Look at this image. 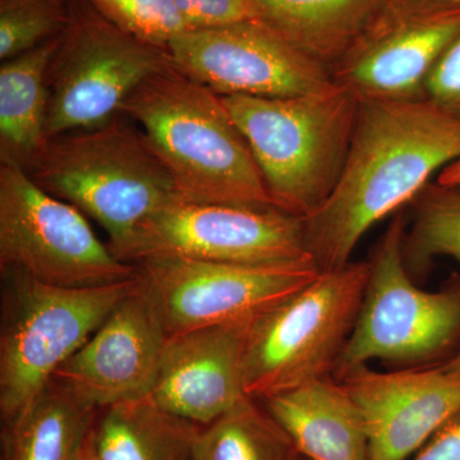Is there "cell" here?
I'll return each mask as SVG.
<instances>
[{
    "label": "cell",
    "mask_w": 460,
    "mask_h": 460,
    "mask_svg": "<svg viewBox=\"0 0 460 460\" xmlns=\"http://www.w3.org/2000/svg\"><path fill=\"white\" fill-rule=\"evenodd\" d=\"M460 157V120L429 100H361L343 172L305 217L308 251L320 271L352 261L363 235L410 204L429 178Z\"/></svg>",
    "instance_id": "obj_1"
},
{
    "label": "cell",
    "mask_w": 460,
    "mask_h": 460,
    "mask_svg": "<svg viewBox=\"0 0 460 460\" xmlns=\"http://www.w3.org/2000/svg\"><path fill=\"white\" fill-rule=\"evenodd\" d=\"M122 114L171 172L178 202L275 206L220 95L172 62L137 87Z\"/></svg>",
    "instance_id": "obj_2"
},
{
    "label": "cell",
    "mask_w": 460,
    "mask_h": 460,
    "mask_svg": "<svg viewBox=\"0 0 460 460\" xmlns=\"http://www.w3.org/2000/svg\"><path fill=\"white\" fill-rule=\"evenodd\" d=\"M129 120L120 114L49 138L25 169L42 190L95 220L119 260L142 224L178 202L171 172Z\"/></svg>",
    "instance_id": "obj_3"
},
{
    "label": "cell",
    "mask_w": 460,
    "mask_h": 460,
    "mask_svg": "<svg viewBox=\"0 0 460 460\" xmlns=\"http://www.w3.org/2000/svg\"><path fill=\"white\" fill-rule=\"evenodd\" d=\"M220 98L274 205L302 219L316 213L341 180L361 100L335 83L292 98Z\"/></svg>",
    "instance_id": "obj_4"
},
{
    "label": "cell",
    "mask_w": 460,
    "mask_h": 460,
    "mask_svg": "<svg viewBox=\"0 0 460 460\" xmlns=\"http://www.w3.org/2000/svg\"><path fill=\"white\" fill-rule=\"evenodd\" d=\"M370 261H350L316 279L248 323L244 392L263 401L334 375L349 341L370 278Z\"/></svg>",
    "instance_id": "obj_5"
},
{
    "label": "cell",
    "mask_w": 460,
    "mask_h": 460,
    "mask_svg": "<svg viewBox=\"0 0 460 460\" xmlns=\"http://www.w3.org/2000/svg\"><path fill=\"white\" fill-rule=\"evenodd\" d=\"M7 289L0 334V413L9 423L53 381L58 368L138 284L50 286L17 269H2Z\"/></svg>",
    "instance_id": "obj_6"
},
{
    "label": "cell",
    "mask_w": 460,
    "mask_h": 460,
    "mask_svg": "<svg viewBox=\"0 0 460 460\" xmlns=\"http://www.w3.org/2000/svg\"><path fill=\"white\" fill-rule=\"evenodd\" d=\"M407 219L398 214L370 261L358 319L334 376L372 361L423 365L460 341V281L438 292L420 289L402 253Z\"/></svg>",
    "instance_id": "obj_7"
},
{
    "label": "cell",
    "mask_w": 460,
    "mask_h": 460,
    "mask_svg": "<svg viewBox=\"0 0 460 460\" xmlns=\"http://www.w3.org/2000/svg\"><path fill=\"white\" fill-rule=\"evenodd\" d=\"M68 25L47 75L45 137L102 126L150 75L171 65L168 50L115 27L86 0H66Z\"/></svg>",
    "instance_id": "obj_8"
},
{
    "label": "cell",
    "mask_w": 460,
    "mask_h": 460,
    "mask_svg": "<svg viewBox=\"0 0 460 460\" xmlns=\"http://www.w3.org/2000/svg\"><path fill=\"white\" fill-rule=\"evenodd\" d=\"M0 266L66 288L137 277L136 265L118 259L78 208L54 198L13 164H0Z\"/></svg>",
    "instance_id": "obj_9"
},
{
    "label": "cell",
    "mask_w": 460,
    "mask_h": 460,
    "mask_svg": "<svg viewBox=\"0 0 460 460\" xmlns=\"http://www.w3.org/2000/svg\"><path fill=\"white\" fill-rule=\"evenodd\" d=\"M153 256L253 266L314 262L302 217L275 206L189 202H172L142 224L122 261Z\"/></svg>",
    "instance_id": "obj_10"
},
{
    "label": "cell",
    "mask_w": 460,
    "mask_h": 460,
    "mask_svg": "<svg viewBox=\"0 0 460 460\" xmlns=\"http://www.w3.org/2000/svg\"><path fill=\"white\" fill-rule=\"evenodd\" d=\"M135 265L168 337L247 323L320 274L314 262L253 266L153 256Z\"/></svg>",
    "instance_id": "obj_11"
},
{
    "label": "cell",
    "mask_w": 460,
    "mask_h": 460,
    "mask_svg": "<svg viewBox=\"0 0 460 460\" xmlns=\"http://www.w3.org/2000/svg\"><path fill=\"white\" fill-rule=\"evenodd\" d=\"M168 51L175 68L220 96L292 98L334 84L328 66L262 18L189 30Z\"/></svg>",
    "instance_id": "obj_12"
},
{
    "label": "cell",
    "mask_w": 460,
    "mask_h": 460,
    "mask_svg": "<svg viewBox=\"0 0 460 460\" xmlns=\"http://www.w3.org/2000/svg\"><path fill=\"white\" fill-rule=\"evenodd\" d=\"M460 36V4L386 0L332 66V77L359 100H422L429 72Z\"/></svg>",
    "instance_id": "obj_13"
},
{
    "label": "cell",
    "mask_w": 460,
    "mask_h": 460,
    "mask_svg": "<svg viewBox=\"0 0 460 460\" xmlns=\"http://www.w3.org/2000/svg\"><path fill=\"white\" fill-rule=\"evenodd\" d=\"M166 339L164 323L138 280L93 337L58 368L53 380L99 411L146 398Z\"/></svg>",
    "instance_id": "obj_14"
},
{
    "label": "cell",
    "mask_w": 460,
    "mask_h": 460,
    "mask_svg": "<svg viewBox=\"0 0 460 460\" xmlns=\"http://www.w3.org/2000/svg\"><path fill=\"white\" fill-rule=\"evenodd\" d=\"M341 380L361 411L370 460H405L460 414V375L434 368L375 371L370 365Z\"/></svg>",
    "instance_id": "obj_15"
},
{
    "label": "cell",
    "mask_w": 460,
    "mask_h": 460,
    "mask_svg": "<svg viewBox=\"0 0 460 460\" xmlns=\"http://www.w3.org/2000/svg\"><path fill=\"white\" fill-rule=\"evenodd\" d=\"M247 323L166 339L150 398L163 410L208 426L248 396L243 384Z\"/></svg>",
    "instance_id": "obj_16"
},
{
    "label": "cell",
    "mask_w": 460,
    "mask_h": 460,
    "mask_svg": "<svg viewBox=\"0 0 460 460\" xmlns=\"http://www.w3.org/2000/svg\"><path fill=\"white\" fill-rule=\"evenodd\" d=\"M308 460H370L358 405L334 375L260 401Z\"/></svg>",
    "instance_id": "obj_17"
},
{
    "label": "cell",
    "mask_w": 460,
    "mask_h": 460,
    "mask_svg": "<svg viewBox=\"0 0 460 460\" xmlns=\"http://www.w3.org/2000/svg\"><path fill=\"white\" fill-rule=\"evenodd\" d=\"M87 452L95 460H195L201 428L160 408L150 396L102 408Z\"/></svg>",
    "instance_id": "obj_18"
},
{
    "label": "cell",
    "mask_w": 460,
    "mask_h": 460,
    "mask_svg": "<svg viewBox=\"0 0 460 460\" xmlns=\"http://www.w3.org/2000/svg\"><path fill=\"white\" fill-rule=\"evenodd\" d=\"M60 36L2 62L0 164L26 169L47 141V75Z\"/></svg>",
    "instance_id": "obj_19"
},
{
    "label": "cell",
    "mask_w": 460,
    "mask_h": 460,
    "mask_svg": "<svg viewBox=\"0 0 460 460\" xmlns=\"http://www.w3.org/2000/svg\"><path fill=\"white\" fill-rule=\"evenodd\" d=\"M386 0H257L262 20L332 72Z\"/></svg>",
    "instance_id": "obj_20"
},
{
    "label": "cell",
    "mask_w": 460,
    "mask_h": 460,
    "mask_svg": "<svg viewBox=\"0 0 460 460\" xmlns=\"http://www.w3.org/2000/svg\"><path fill=\"white\" fill-rule=\"evenodd\" d=\"M98 411L51 381L25 411L5 423V460H81Z\"/></svg>",
    "instance_id": "obj_21"
},
{
    "label": "cell",
    "mask_w": 460,
    "mask_h": 460,
    "mask_svg": "<svg viewBox=\"0 0 460 460\" xmlns=\"http://www.w3.org/2000/svg\"><path fill=\"white\" fill-rule=\"evenodd\" d=\"M293 452L279 423L246 396L201 429L195 460H289Z\"/></svg>",
    "instance_id": "obj_22"
},
{
    "label": "cell",
    "mask_w": 460,
    "mask_h": 460,
    "mask_svg": "<svg viewBox=\"0 0 460 460\" xmlns=\"http://www.w3.org/2000/svg\"><path fill=\"white\" fill-rule=\"evenodd\" d=\"M411 204V220L402 242L411 274L425 270L434 257H452L460 263V184L429 183Z\"/></svg>",
    "instance_id": "obj_23"
},
{
    "label": "cell",
    "mask_w": 460,
    "mask_h": 460,
    "mask_svg": "<svg viewBox=\"0 0 460 460\" xmlns=\"http://www.w3.org/2000/svg\"><path fill=\"white\" fill-rule=\"evenodd\" d=\"M68 8L60 0H0L2 62L56 39L68 25Z\"/></svg>",
    "instance_id": "obj_24"
},
{
    "label": "cell",
    "mask_w": 460,
    "mask_h": 460,
    "mask_svg": "<svg viewBox=\"0 0 460 460\" xmlns=\"http://www.w3.org/2000/svg\"><path fill=\"white\" fill-rule=\"evenodd\" d=\"M105 20L144 44L168 50L189 31L174 0H86Z\"/></svg>",
    "instance_id": "obj_25"
},
{
    "label": "cell",
    "mask_w": 460,
    "mask_h": 460,
    "mask_svg": "<svg viewBox=\"0 0 460 460\" xmlns=\"http://www.w3.org/2000/svg\"><path fill=\"white\" fill-rule=\"evenodd\" d=\"M174 3L190 30L210 29L262 18L257 0H174Z\"/></svg>",
    "instance_id": "obj_26"
},
{
    "label": "cell",
    "mask_w": 460,
    "mask_h": 460,
    "mask_svg": "<svg viewBox=\"0 0 460 460\" xmlns=\"http://www.w3.org/2000/svg\"><path fill=\"white\" fill-rule=\"evenodd\" d=\"M425 99L460 120V36L429 72Z\"/></svg>",
    "instance_id": "obj_27"
},
{
    "label": "cell",
    "mask_w": 460,
    "mask_h": 460,
    "mask_svg": "<svg viewBox=\"0 0 460 460\" xmlns=\"http://www.w3.org/2000/svg\"><path fill=\"white\" fill-rule=\"evenodd\" d=\"M413 460H460V414L438 429Z\"/></svg>",
    "instance_id": "obj_28"
},
{
    "label": "cell",
    "mask_w": 460,
    "mask_h": 460,
    "mask_svg": "<svg viewBox=\"0 0 460 460\" xmlns=\"http://www.w3.org/2000/svg\"><path fill=\"white\" fill-rule=\"evenodd\" d=\"M438 183L444 184V186H456L460 184V157L456 162L450 163L449 165L445 166L443 171L440 172L438 177Z\"/></svg>",
    "instance_id": "obj_29"
},
{
    "label": "cell",
    "mask_w": 460,
    "mask_h": 460,
    "mask_svg": "<svg viewBox=\"0 0 460 460\" xmlns=\"http://www.w3.org/2000/svg\"><path fill=\"white\" fill-rule=\"evenodd\" d=\"M441 367L444 370L453 372V374L460 375V349L458 352L454 354L453 357H450L449 359H447L444 363H441Z\"/></svg>",
    "instance_id": "obj_30"
},
{
    "label": "cell",
    "mask_w": 460,
    "mask_h": 460,
    "mask_svg": "<svg viewBox=\"0 0 460 460\" xmlns=\"http://www.w3.org/2000/svg\"><path fill=\"white\" fill-rule=\"evenodd\" d=\"M289 460H308L307 458H305L304 456H301V454L295 452L292 453V456H290Z\"/></svg>",
    "instance_id": "obj_31"
},
{
    "label": "cell",
    "mask_w": 460,
    "mask_h": 460,
    "mask_svg": "<svg viewBox=\"0 0 460 460\" xmlns=\"http://www.w3.org/2000/svg\"><path fill=\"white\" fill-rule=\"evenodd\" d=\"M81 460H95V459H93V456H90V453L87 452V449H86V450H84L83 458H81Z\"/></svg>",
    "instance_id": "obj_32"
},
{
    "label": "cell",
    "mask_w": 460,
    "mask_h": 460,
    "mask_svg": "<svg viewBox=\"0 0 460 460\" xmlns=\"http://www.w3.org/2000/svg\"><path fill=\"white\" fill-rule=\"evenodd\" d=\"M447 2L456 3V4H460V0H447Z\"/></svg>",
    "instance_id": "obj_33"
},
{
    "label": "cell",
    "mask_w": 460,
    "mask_h": 460,
    "mask_svg": "<svg viewBox=\"0 0 460 460\" xmlns=\"http://www.w3.org/2000/svg\"><path fill=\"white\" fill-rule=\"evenodd\" d=\"M60 2L66 3V0H60Z\"/></svg>",
    "instance_id": "obj_34"
}]
</instances>
